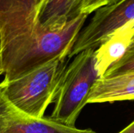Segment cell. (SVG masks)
I'll return each instance as SVG.
<instances>
[{"instance_id": "6da1fadb", "label": "cell", "mask_w": 134, "mask_h": 133, "mask_svg": "<svg viewBox=\"0 0 134 133\" xmlns=\"http://www.w3.org/2000/svg\"><path fill=\"white\" fill-rule=\"evenodd\" d=\"M35 0H0L1 68L4 79L21 78L60 56H68L88 15L60 27L38 20Z\"/></svg>"}, {"instance_id": "7a4b0ae2", "label": "cell", "mask_w": 134, "mask_h": 133, "mask_svg": "<svg viewBox=\"0 0 134 133\" xmlns=\"http://www.w3.org/2000/svg\"><path fill=\"white\" fill-rule=\"evenodd\" d=\"M70 58L60 56L27 74L10 82H2L5 97L17 110L32 118H42L54 103Z\"/></svg>"}, {"instance_id": "3957f363", "label": "cell", "mask_w": 134, "mask_h": 133, "mask_svg": "<svg viewBox=\"0 0 134 133\" xmlns=\"http://www.w3.org/2000/svg\"><path fill=\"white\" fill-rule=\"evenodd\" d=\"M96 49L84 50L75 56L68 65L54 100L50 119L71 127L88 103L90 92L101 78L97 67Z\"/></svg>"}, {"instance_id": "277c9868", "label": "cell", "mask_w": 134, "mask_h": 133, "mask_svg": "<svg viewBox=\"0 0 134 133\" xmlns=\"http://www.w3.org/2000/svg\"><path fill=\"white\" fill-rule=\"evenodd\" d=\"M88 24L82 27L68 56L71 59L79 53L97 49L112 32L134 20V0H122L106 5L93 13Z\"/></svg>"}, {"instance_id": "5b68a950", "label": "cell", "mask_w": 134, "mask_h": 133, "mask_svg": "<svg viewBox=\"0 0 134 133\" xmlns=\"http://www.w3.org/2000/svg\"><path fill=\"white\" fill-rule=\"evenodd\" d=\"M0 133H97L58 123L49 118H32L17 110L0 89Z\"/></svg>"}, {"instance_id": "8992f818", "label": "cell", "mask_w": 134, "mask_h": 133, "mask_svg": "<svg viewBox=\"0 0 134 133\" xmlns=\"http://www.w3.org/2000/svg\"><path fill=\"white\" fill-rule=\"evenodd\" d=\"M134 37V20L109 34L96 49L97 67L101 78L126 53Z\"/></svg>"}, {"instance_id": "52a82bcc", "label": "cell", "mask_w": 134, "mask_h": 133, "mask_svg": "<svg viewBox=\"0 0 134 133\" xmlns=\"http://www.w3.org/2000/svg\"><path fill=\"white\" fill-rule=\"evenodd\" d=\"M134 100V72L101 78L93 86L88 103Z\"/></svg>"}, {"instance_id": "ba28073f", "label": "cell", "mask_w": 134, "mask_h": 133, "mask_svg": "<svg viewBox=\"0 0 134 133\" xmlns=\"http://www.w3.org/2000/svg\"><path fill=\"white\" fill-rule=\"evenodd\" d=\"M83 0H46L37 9L39 23L46 27H60L79 16Z\"/></svg>"}, {"instance_id": "9c48e42d", "label": "cell", "mask_w": 134, "mask_h": 133, "mask_svg": "<svg viewBox=\"0 0 134 133\" xmlns=\"http://www.w3.org/2000/svg\"><path fill=\"white\" fill-rule=\"evenodd\" d=\"M130 72H134V37L123 56L108 68L103 78L114 77Z\"/></svg>"}, {"instance_id": "30bf717a", "label": "cell", "mask_w": 134, "mask_h": 133, "mask_svg": "<svg viewBox=\"0 0 134 133\" xmlns=\"http://www.w3.org/2000/svg\"><path fill=\"white\" fill-rule=\"evenodd\" d=\"M108 0H83L82 5V13L90 15L99 8L106 5Z\"/></svg>"}, {"instance_id": "8fae6325", "label": "cell", "mask_w": 134, "mask_h": 133, "mask_svg": "<svg viewBox=\"0 0 134 133\" xmlns=\"http://www.w3.org/2000/svg\"><path fill=\"white\" fill-rule=\"evenodd\" d=\"M118 133H134V121L131 122L128 126Z\"/></svg>"}, {"instance_id": "7c38bea8", "label": "cell", "mask_w": 134, "mask_h": 133, "mask_svg": "<svg viewBox=\"0 0 134 133\" xmlns=\"http://www.w3.org/2000/svg\"><path fill=\"white\" fill-rule=\"evenodd\" d=\"M122 0H108L107 2V5H113L115 3H118L119 2H120Z\"/></svg>"}, {"instance_id": "4fadbf2b", "label": "cell", "mask_w": 134, "mask_h": 133, "mask_svg": "<svg viewBox=\"0 0 134 133\" xmlns=\"http://www.w3.org/2000/svg\"><path fill=\"white\" fill-rule=\"evenodd\" d=\"M35 1H36V4H37V8H38V7H39V6H40V5H42V3L44 2H45L46 0H35Z\"/></svg>"}, {"instance_id": "5bb4252c", "label": "cell", "mask_w": 134, "mask_h": 133, "mask_svg": "<svg viewBox=\"0 0 134 133\" xmlns=\"http://www.w3.org/2000/svg\"><path fill=\"white\" fill-rule=\"evenodd\" d=\"M2 74V68H1V50H0V75Z\"/></svg>"}, {"instance_id": "9a60e30c", "label": "cell", "mask_w": 134, "mask_h": 133, "mask_svg": "<svg viewBox=\"0 0 134 133\" xmlns=\"http://www.w3.org/2000/svg\"><path fill=\"white\" fill-rule=\"evenodd\" d=\"M0 50H1V37H0Z\"/></svg>"}]
</instances>
